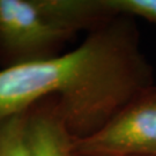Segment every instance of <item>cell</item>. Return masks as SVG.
<instances>
[{"label":"cell","mask_w":156,"mask_h":156,"mask_svg":"<svg viewBox=\"0 0 156 156\" xmlns=\"http://www.w3.org/2000/svg\"><path fill=\"white\" fill-rule=\"evenodd\" d=\"M55 23L75 35L81 29H95L116 14L105 0H37Z\"/></svg>","instance_id":"cell-5"},{"label":"cell","mask_w":156,"mask_h":156,"mask_svg":"<svg viewBox=\"0 0 156 156\" xmlns=\"http://www.w3.org/2000/svg\"><path fill=\"white\" fill-rule=\"evenodd\" d=\"M116 15L140 16L156 23V0H105Z\"/></svg>","instance_id":"cell-7"},{"label":"cell","mask_w":156,"mask_h":156,"mask_svg":"<svg viewBox=\"0 0 156 156\" xmlns=\"http://www.w3.org/2000/svg\"><path fill=\"white\" fill-rule=\"evenodd\" d=\"M154 86L132 16L116 15L62 56L0 71V120L55 95L73 140L86 139Z\"/></svg>","instance_id":"cell-1"},{"label":"cell","mask_w":156,"mask_h":156,"mask_svg":"<svg viewBox=\"0 0 156 156\" xmlns=\"http://www.w3.org/2000/svg\"><path fill=\"white\" fill-rule=\"evenodd\" d=\"M27 111L0 120V156H31L27 138Z\"/></svg>","instance_id":"cell-6"},{"label":"cell","mask_w":156,"mask_h":156,"mask_svg":"<svg viewBox=\"0 0 156 156\" xmlns=\"http://www.w3.org/2000/svg\"><path fill=\"white\" fill-rule=\"evenodd\" d=\"M27 138L31 156H78L56 101L27 111Z\"/></svg>","instance_id":"cell-4"},{"label":"cell","mask_w":156,"mask_h":156,"mask_svg":"<svg viewBox=\"0 0 156 156\" xmlns=\"http://www.w3.org/2000/svg\"><path fill=\"white\" fill-rule=\"evenodd\" d=\"M73 35L45 13L37 0H0V56L8 67L55 57Z\"/></svg>","instance_id":"cell-2"},{"label":"cell","mask_w":156,"mask_h":156,"mask_svg":"<svg viewBox=\"0 0 156 156\" xmlns=\"http://www.w3.org/2000/svg\"><path fill=\"white\" fill-rule=\"evenodd\" d=\"M78 156H156V86L86 139L73 140Z\"/></svg>","instance_id":"cell-3"}]
</instances>
